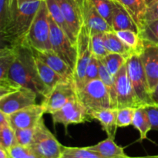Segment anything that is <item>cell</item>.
Here are the masks:
<instances>
[{
	"instance_id": "6da1fadb",
	"label": "cell",
	"mask_w": 158,
	"mask_h": 158,
	"mask_svg": "<svg viewBox=\"0 0 158 158\" xmlns=\"http://www.w3.org/2000/svg\"><path fill=\"white\" fill-rule=\"evenodd\" d=\"M8 77L22 87L32 89L43 97L49 93L39 75L32 49L25 45H19L18 55L9 69Z\"/></svg>"
},
{
	"instance_id": "7a4b0ae2",
	"label": "cell",
	"mask_w": 158,
	"mask_h": 158,
	"mask_svg": "<svg viewBox=\"0 0 158 158\" xmlns=\"http://www.w3.org/2000/svg\"><path fill=\"white\" fill-rule=\"evenodd\" d=\"M42 1L29 2L19 6L12 23L1 34L2 40L10 45L23 44Z\"/></svg>"
},
{
	"instance_id": "3957f363",
	"label": "cell",
	"mask_w": 158,
	"mask_h": 158,
	"mask_svg": "<svg viewBox=\"0 0 158 158\" xmlns=\"http://www.w3.org/2000/svg\"><path fill=\"white\" fill-rule=\"evenodd\" d=\"M49 12L45 0L41 2L35 19L23 44L35 50L46 51L52 49L50 42Z\"/></svg>"
},
{
	"instance_id": "277c9868",
	"label": "cell",
	"mask_w": 158,
	"mask_h": 158,
	"mask_svg": "<svg viewBox=\"0 0 158 158\" xmlns=\"http://www.w3.org/2000/svg\"><path fill=\"white\" fill-rule=\"evenodd\" d=\"M77 96L89 114L101 110L114 108L109 90L100 79L86 83L77 90Z\"/></svg>"
},
{
	"instance_id": "5b68a950",
	"label": "cell",
	"mask_w": 158,
	"mask_h": 158,
	"mask_svg": "<svg viewBox=\"0 0 158 158\" xmlns=\"http://www.w3.org/2000/svg\"><path fill=\"white\" fill-rule=\"evenodd\" d=\"M30 148L40 158H61L63 146L49 131L42 118L35 127Z\"/></svg>"
},
{
	"instance_id": "8992f818",
	"label": "cell",
	"mask_w": 158,
	"mask_h": 158,
	"mask_svg": "<svg viewBox=\"0 0 158 158\" xmlns=\"http://www.w3.org/2000/svg\"><path fill=\"white\" fill-rule=\"evenodd\" d=\"M128 75L137 97L143 104H154L151 99L148 77L143 67L140 54H133L127 60Z\"/></svg>"
},
{
	"instance_id": "52a82bcc",
	"label": "cell",
	"mask_w": 158,
	"mask_h": 158,
	"mask_svg": "<svg viewBox=\"0 0 158 158\" xmlns=\"http://www.w3.org/2000/svg\"><path fill=\"white\" fill-rule=\"evenodd\" d=\"M50 42L52 50L60 56L74 71L77 63V49L66 33L59 27L49 14Z\"/></svg>"
},
{
	"instance_id": "ba28073f",
	"label": "cell",
	"mask_w": 158,
	"mask_h": 158,
	"mask_svg": "<svg viewBox=\"0 0 158 158\" xmlns=\"http://www.w3.org/2000/svg\"><path fill=\"white\" fill-rule=\"evenodd\" d=\"M77 57L74 69V82L77 90L84 86L86 69L92 56L90 32L86 26H82L77 40Z\"/></svg>"
},
{
	"instance_id": "9c48e42d",
	"label": "cell",
	"mask_w": 158,
	"mask_h": 158,
	"mask_svg": "<svg viewBox=\"0 0 158 158\" xmlns=\"http://www.w3.org/2000/svg\"><path fill=\"white\" fill-rule=\"evenodd\" d=\"M78 98L77 89L73 80H64L56 85L49 93L42 105L46 114H52L61 109L69 101Z\"/></svg>"
},
{
	"instance_id": "30bf717a",
	"label": "cell",
	"mask_w": 158,
	"mask_h": 158,
	"mask_svg": "<svg viewBox=\"0 0 158 158\" xmlns=\"http://www.w3.org/2000/svg\"><path fill=\"white\" fill-rule=\"evenodd\" d=\"M114 81L118 109L124 107H133L137 109L143 106L133 87L132 83L128 75L127 62L116 74Z\"/></svg>"
},
{
	"instance_id": "8fae6325",
	"label": "cell",
	"mask_w": 158,
	"mask_h": 158,
	"mask_svg": "<svg viewBox=\"0 0 158 158\" xmlns=\"http://www.w3.org/2000/svg\"><path fill=\"white\" fill-rule=\"evenodd\" d=\"M51 116L54 124H63L66 131L69 125L84 123L93 120L87 110L78 98L69 101Z\"/></svg>"
},
{
	"instance_id": "7c38bea8",
	"label": "cell",
	"mask_w": 158,
	"mask_h": 158,
	"mask_svg": "<svg viewBox=\"0 0 158 158\" xmlns=\"http://www.w3.org/2000/svg\"><path fill=\"white\" fill-rule=\"evenodd\" d=\"M37 94L32 89L22 87L19 90L0 98V111L7 116L27 106L36 104Z\"/></svg>"
},
{
	"instance_id": "4fadbf2b",
	"label": "cell",
	"mask_w": 158,
	"mask_h": 158,
	"mask_svg": "<svg viewBox=\"0 0 158 158\" xmlns=\"http://www.w3.org/2000/svg\"><path fill=\"white\" fill-rule=\"evenodd\" d=\"M80 9L83 26L89 29L90 34L113 31L112 27L100 15L90 0H76Z\"/></svg>"
},
{
	"instance_id": "5bb4252c",
	"label": "cell",
	"mask_w": 158,
	"mask_h": 158,
	"mask_svg": "<svg viewBox=\"0 0 158 158\" xmlns=\"http://www.w3.org/2000/svg\"><path fill=\"white\" fill-rule=\"evenodd\" d=\"M46 114L42 104H34L19 110L9 116L10 125L14 130L35 127Z\"/></svg>"
},
{
	"instance_id": "9a60e30c",
	"label": "cell",
	"mask_w": 158,
	"mask_h": 158,
	"mask_svg": "<svg viewBox=\"0 0 158 158\" xmlns=\"http://www.w3.org/2000/svg\"><path fill=\"white\" fill-rule=\"evenodd\" d=\"M151 92L158 83V45L145 43L140 53Z\"/></svg>"
},
{
	"instance_id": "2e32d148",
	"label": "cell",
	"mask_w": 158,
	"mask_h": 158,
	"mask_svg": "<svg viewBox=\"0 0 158 158\" xmlns=\"http://www.w3.org/2000/svg\"><path fill=\"white\" fill-rule=\"evenodd\" d=\"M32 50L36 58H38L49 67L52 68L54 71L60 74L64 80H73L74 81V71L53 50L49 49V50L46 51H38L33 49H32Z\"/></svg>"
},
{
	"instance_id": "e0dca14e",
	"label": "cell",
	"mask_w": 158,
	"mask_h": 158,
	"mask_svg": "<svg viewBox=\"0 0 158 158\" xmlns=\"http://www.w3.org/2000/svg\"><path fill=\"white\" fill-rule=\"evenodd\" d=\"M64 16L66 23L77 39L78 34L83 26L80 9L76 0H56Z\"/></svg>"
},
{
	"instance_id": "ac0fdd59",
	"label": "cell",
	"mask_w": 158,
	"mask_h": 158,
	"mask_svg": "<svg viewBox=\"0 0 158 158\" xmlns=\"http://www.w3.org/2000/svg\"><path fill=\"white\" fill-rule=\"evenodd\" d=\"M112 29L114 32L120 30H132L138 33L140 32L139 27L129 12L123 5L117 2H115Z\"/></svg>"
},
{
	"instance_id": "d6986e66",
	"label": "cell",
	"mask_w": 158,
	"mask_h": 158,
	"mask_svg": "<svg viewBox=\"0 0 158 158\" xmlns=\"http://www.w3.org/2000/svg\"><path fill=\"white\" fill-rule=\"evenodd\" d=\"M118 108H108L96 111L90 114L93 120H97L100 122L102 129L106 133L108 137L115 139L117 127V118Z\"/></svg>"
},
{
	"instance_id": "ffe728a7",
	"label": "cell",
	"mask_w": 158,
	"mask_h": 158,
	"mask_svg": "<svg viewBox=\"0 0 158 158\" xmlns=\"http://www.w3.org/2000/svg\"><path fill=\"white\" fill-rule=\"evenodd\" d=\"M87 148L97 153L103 158H121L127 156L125 154L123 148L118 146L114 142V139L108 137L103 141L99 142L93 146L87 147Z\"/></svg>"
},
{
	"instance_id": "44dd1931",
	"label": "cell",
	"mask_w": 158,
	"mask_h": 158,
	"mask_svg": "<svg viewBox=\"0 0 158 158\" xmlns=\"http://www.w3.org/2000/svg\"><path fill=\"white\" fill-rule=\"evenodd\" d=\"M103 42L108 52L118 53L123 56L126 59L129 58L133 54H135L132 49L127 46L118 37L114 31H109L103 33Z\"/></svg>"
},
{
	"instance_id": "7402d4cb",
	"label": "cell",
	"mask_w": 158,
	"mask_h": 158,
	"mask_svg": "<svg viewBox=\"0 0 158 158\" xmlns=\"http://www.w3.org/2000/svg\"><path fill=\"white\" fill-rule=\"evenodd\" d=\"M35 56V55H34ZM35 63H36V67L38 69L39 75L41 78L42 81L44 83L47 89L50 92L58 83L60 82L64 81V79L61 77L59 73H57L56 71H54L52 68L39 60L38 58L35 56Z\"/></svg>"
},
{
	"instance_id": "603a6c76",
	"label": "cell",
	"mask_w": 158,
	"mask_h": 158,
	"mask_svg": "<svg viewBox=\"0 0 158 158\" xmlns=\"http://www.w3.org/2000/svg\"><path fill=\"white\" fill-rule=\"evenodd\" d=\"M123 5L129 12L131 16L137 23L139 29H142L144 25V15L147 9L143 0H113Z\"/></svg>"
},
{
	"instance_id": "cb8c5ba5",
	"label": "cell",
	"mask_w": 158,
	"mask_h": 158,
	"mask_svg": "<svg viewBox=\"0 0 158 158\" xmlns=\"http://www.w3.org/2000/svg\"><path fill=\"white\" fill-rule=\"evenodd\" d=\"M19 45L4 46L0 49V80L8 77L9 71L18 55Z\"/></svg>"
},
{
	"instance_id": "d4e9b609",
	"label": "cell",
	"mask_w": 158,
	"mask_h": 158,
	"mask_svg": "<svg viewBox=\"0 0 158 158\" xmlns=\"http://www.w3.org/2000/svg\"><path fill=\"white\" fill-rule=\"evenodd\" d=\"M45 1L46 2V6H47L49 14H50L51 17L53 19L55 23H56L57 26L67 35V36L70 39V40L74 44H77V39L74 36L72 31L70 30L69 26L66 23L64 16L63 15V12H62L56 0H45Z\"/></svg>"
},
{
	"instance_id": "484cf974",
	"label": "cell",
	"mask_w": 158,
	"mask_h": 158,
	"mask_svg": "<svg viewBox=\"0 0 158 158\" xmlns=\"http://www.w3.org/2000/svg\"><path fill=\"white\" fill-rule=\"evenodd\" d=\"M19 7L17 0H0V33L12 23Z\"/></svg>"
},
{
	"instance_id": "4316f807",
	"label": "cell",
	"mask_w": 158,
	"mask_h": 158,
	"mask_svg": "<svg viewBox=\"0 0 158 158\" xmlns=\"http://www.w3.org/2000/svg\"><path fill=\"white\" fill-rule=\"evenodd\" d=\"M132 125L139 131V141L141 142L148 138V133L151 131V125L144 106L136 109Z\"/></svg>"
},
{
	"instance_id": "83f0119b",
	"label": "cell",
	"mask_w": 158,
	"mask_h": 158,
	"mask_svg": "<svg viewBox=\"0 0 158 158\" xmlns=\"http://www.w3.org/2000/svg\"><path fill=\"white\" fill-rule=\"evenodd\" d=\"M115 32L119 38L132 49L134 53H141L144 48V42L138 32L132 30H120Z\"/></svg>"
},
{
	"instance_id": "f1b7e54d",
	"label": "cell",
	"mask_w": 158,
	"mask_h": 158,
	"mask_svg": "<svg viewBox=\"0 0 158 158\" xmlns=\"http://www.w3.org/2000/svg\"><path fill=\"white\" fill-rule=\"evenodd\" d=\"M98 66H99V77L102 80L105 86L109 90L110 94L111 100H112L113 107L117 108V94H116L115 89V81H114V77L110 73L109 71L106 68V66L103 65L102 61L98 59Z\"/></svg>"
},
{
	"instance_id": "f546056e",
	"label": "cell",
	"mask_w": 158,
	"mask_h": 158,
	"mask_svg": "<svg viewBox=\"0 0 158 158\" xmlns=\"http://www.w3.org/2000/svg\"><path fill=\"white\" fill-rule=\"evenodd\" d=\"M127 60V59H126L120 54L110 52L100 60L106 66L110 73L115 77L116 74L119 72L120 68L122 67V66L126 63Z\"/></svg>"
},
{
	"instance_id": "4dcf8cb0",
	"label": "cell",
	"mask_w": 158,
	"mask_h": 158,
	"mask_svg": "<svg viewBox=\"0 0 158 158\" xmlns=\"http://www.w3.org/2000/svg\"><path fill=\"white\" fill-rule=\"evenodd\" d=\"M99 13L112 27L115 2L113 0H90Z\"/></svg>"
},
{
	"instance_id": "1f68e13d",
	"label": "cell",
	"mask_w": 158,
	"mask_h": 158,
	"mask_svg": "<svg viewBox=\"0 0 158 158\" xmlns=\"http://www.w3.org/2000/svg\"><path fill=\"white\" fill-rule=\"evenodd\" d=\"M61 158H103L94 151L86 148H72L63 146Z\"/></svg>"
},
{
	"instance_id": "d6a6232c",
	"label": "cell",
	"mask_w": 158,
	"mask_h": 158,
	"mask_svg": "<svg viewBox=\"0 0 158 158\" xmlns=\"http://www.w3.org/2000/svg\"><path fill=\"white\" fill-rule=\"evenodd\" d=\"M139 34L145 43L158 45V20L144 23Z\"/></svg>"
},
{
	"instance_id": "836d02e7",
	"label": "cell",
	"mask_w": 158,
	"mask_h": 158,
	"mask_svg": "<svg viewBox=\"0 0 158 158\" xmlns=\"http://www.w3.org/2000/svg\"><path fill=\"white\" fill-rule=\"evenodd\" d=\"M17 144L15 130L11 125L0 127V148L9 152V150Z\"/></svg>"
},
{
	"instance_id": "e575fe53",
	"label": "cell",
	"mask_w": 158,
	"mask_h": 158,
	"mask_svg": "<svg viewBox=\"0 0 158 158\" xmlns=\"http://www.w3.org/2000/svg\"><path fill=\"white\" fill-rule=\"evenodd\" d=\"M104 32H94L90 34V41L92 52L97 58L102 60L110 52L106 49L103 42Z\"/></svg>"
},
{
	"instance_id": "d590c367",
	"label": "cell",
	"mask_w": 158,
	"mask_h": 158,
	"mask_svg": "<svg viewBox=\"0 0 158 158\" xmlns=\"http://www.w3.org/2000/svg\"><path fill=\"white\" fill-rule=\"evenodd\" d=\"M136 108L124 107L118 109L117 118V124L119 127H126L132 125Z\"/></svg>"
},
{
	"instance_id": "8d00e7d4",
	"label": "cell",
	"mask_w": 158,
	"mask_h": 158,
	"mask_svg": "<svg viewBox=\"0 0 158 158\" xmlns=\"http://www.w3.org/2000/svg\"><path fill=\"white\" fill-rule=\"evenodd\" d=\"M35 127L26 128V129H15V133L17 144L25 147H30L33 141Z\"/></svg>"
},
{
	"instance_id": "74e56055",
	"label": "cell",
	"mask_w": 158,
	"mask_h": 158,
	"mask_svg": "<svg viewBox=\"0 0 158 158\" xmlns=\"http://www.w3.org/2000/svg\"><path fill=\"white\" fill-rule=\"evenodd\" d=\"M11 158H40L30 147L16 144L9 151Z\"/></svg>"
},
{
	"instance_id": "f35d334b",
	"label": "cell",
	"mask_w": 158,
	"mask_h": 158,
	"mask_svg": "<svg viewBox=\"0 0 158 158\" xmlns=\"http://www.w3.org/2000/svg\"><path fill=\"white\" fill-rule=\"evenodd\" d=\"M22 86L15 81L6 77L0 80V98L12 94L21 89Z\"/></svg>"
},
{
	"instance_id": "ab89813d",
	"label": "cell",
	"mask_w": 158,
	"mask_h": 158,
	"mask_svg": "<svg viewBox=\"0 0 158 158\" xmlns=\"http://www.w3.org/2000/svg\"><path fill=\"white\" fill-rule=\"evenodd\" d=\"M100 79L99 77V66H98V58L92 54L89 63L88 64L87 69L86 72V77H85L84 85L92 80Z\"/></svg>"
},
{
	"instance_id": "60d3db41",
	"label": "cell",
	"mask_w": 158,
	"mask_h": 158,
	"mask_svg": "<svg viewBox=\"0 0 158 158\" xmlns=\"http://www.w3.org/2000/svg\"><path fill=\"white\" fill-rule=\"evenodd\" d=\"M144 108L151 122V131H158V105H145Z\"/></svg>"
},
{
	"instance_id": "b9f144b4",
	"label": "cell",
	"mask_w": 158,
	"mask_h": 158,
	"mask_svg": "<svg viewBox=\"0 0 158 158\" xmlns=\"http://www.w3.org/2000/svg\"><path fill=\"white\" fill-rule=\"evenodd\" d=\"M158 20V0L147 7L144 15V23Z\"/></svg>"
},
{
	"instance_id": "7bdbcfd3",
	"label": "cell",
	"mask_w": 158,
	"mask_h": 158,
	"mask_svg": "<svg viewBox=\"0 0 158 158\" xmlns=\"http://www.w3.org/2000/svg\"><path fill=\"white\" fill-rule=\"evenodd\" d=\"M7 125H10L9 116L0 111V127L7 126Z\"/></svg>"
},
{
	"instance_id": "ee69618b",
	"label": "cell",
	"mask_w": 158,
	"mask_h": 158,
	"mask_svg": "<svg viewBox=\"0 0 158 158\" xmlns=\"http://www.w3.org/2000/svg\"><path fill=\"white\" fill-rule=\"evenodd\" d=\"M151 99L154 104L158 105V83L154 90L151 92Z\"/></svg>"
},
{
	"instance_id": "f6af8a7d",
	"label": "cell",
	"mask_w": 158,
	"mask_h": 158,
	"mask_svg": "<svg viewBox=\"0 0 158 158\" xmlns=\"http://www.w3.org/2000/svg\"><path fill=\"white\" fill-rule=\"evenodd\" d=\"M0 158H10V155L6 150L0 148Z\"/></svg>"
},
{
	"instance_id": "bcb514c9",
	"label": "cell",
	"mask_w": 158,
	"mask_h": 158,
	"mask_svg": "<svg viewBox=\"0 0 158 158\" xmlns=\"http://www.w3.org/2000/svg\"><path fill=\"white\" fill-rule=\"evenodd\" d=\"M17 1H18L19 6L25 2H35V1H43V0H17Z\"/></svg>"
},
{
	"instance_id": "7dc6e473",
	"label": "cell",
	"mask_w": 158,
	"mask_h": 158,
	"mask_svg": "<svg viewBox=\"0 0 158 158\" xmlns=\"http://www.w3.org/2000/svg\"><path fill=\"white\" fill-rule=\"evenodd\" d=\"M156 1H157V0H143V2H144V3H145V5L147 6V7H148V6H150L151 5H152L153 3Z\"/></svg>"
},
{
	"instance_id": "c3c4849f",
	"label": "cell",
	"mask_w": 158,
	"mask_h": 158,
	"mask_svg": "<svg viewBox=\"0 0 158 158\" xmlns=\"http://www.w3.org/2000/svg\"><path fill=\"white\" fill-rule=\"evenodd\" d=\"M137 158H158V155L154 156H145V157H139Z\"/></svg>"
},
{
	"instance_id": "681fc988",
	"label": "cell",
	"mask_w": 158,
	"mask_h": 158,
	"mask_svg": "<svg viewBox=\"0 0 158 158\" xmlns=\"http://www.w3.org/2000/svg\"><path fill=\"white\" fill-rule=\"evenodd\" d=\"M121 158H137V157H129V156H127V157H121Z\"/></svg>"
},
{
	"instance_id": "f907efd6",
	"label": "cell",
	"mask_w": 158,
	"mask_h": 158,
	"mask_svg": "<svg viewBox=\"0 0 158 158\" xmlns=\"http://www.w3.org/2000/svg\"><path fill=\"white\" fill-rule=\"evenodd\" d=\"M10 158H11V157H10Z\"/></svg>"
}]
</instances>
